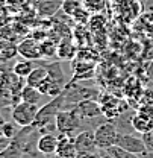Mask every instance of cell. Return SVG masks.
I'll use <instances>...</instances> for the list:
<instances>
[{"label": "cell", "mask_w": 153, "mask_h": 158, "mask_svg": "<svg viewBox=\"0 0 153 158\" xmlns=\"http://www.w3.org/2000/svg\"><path fill=\"white\" fill-rule=\"evenodd\" d=\"M83 120L85 118L80 116L76 106L68 108V110H62L58 113L56 120H55L56 131L59 134H67L70 137H76L80 131H83V128H82Z\"/></svg>", "instance_id": "6da1fadb"}, {"label": "cell", "mask_w": 153, "mask_h": 158, "mask_svg": "<svg viewBox=\"0 0 153 158\" xmlns=\"http://www.w3.org/2000/svg\"><path fill=\"white\" fill-rule=\"evenodd\" d=\"M102 96L100 90L88 85H80L79 82H68L65 90H64V98H65V106L64 110L73 108L82 100H99Z\"/></svg>", "instance_id": "7a4b0ae2"}, {"label": "cell", "mask_w": 153, "mask_h": 158, "mask_svg": "<svg viewBox=\"0 0 153 158\" xmlns=\"http://www.w3.org/2000/svg\"><path fill=\"white\" fill-rule=\"evenodd\" d=\"M65 106V98H64V93L58 98H53L50 102L44 103L42 106H39V111L37 114V118L34 122V128L37 129H42L49 125H55V120L59 111H62Z\"/></svg>", "instance_id": "3957f363"}, {"label": "cell", "mask_w": 153, "mask_h": 158, "mask_svg": "<svg viewBox=\"0 0 153 158\" xmlns=\"http://www.w3.org/2000/svg\"><path fill=\"white\" fill-rule=\"evenodd\" d=\"M99 100H100V105H102L103 117L106 120H115L127 111V102L120 98H115L112 94L103 93Z\"/></svg>", "instance_id": "277c9868"}, {"label": "cell", "mask_w": 153, "mask_h": 158, "mask_svg": "<svg viewBox=\"0 0 153 158\" xmlns=\"http://www.w3.org/2000/svg\"><path fill=\"white\" fill-rule=\"evenodd\" d=\"M39 111L38 105H34V103H27V102H18L15 106H12V111H11V117L12 120L21 126V128H26V126H32L37 114Z\"/></svg>", "instance_id": "5b68a950"}, {"label": "cell", "mask_w": 153, "mask_h": 158, "mask_svg": "<svg viewBox=\"0 0 153 158\" xmlns=\"http://www.w3.org/2000/svg\"><path fill=\"white\" fill-rule=\"evenodd\" d=\"M112 8L123 24L132 23L141 15V5L136 0H115L112 2Z\"/></svg>", "instance_id": "8992f818"}, {"label": "cell", "mask_w": 153, "mask_h": 158, "mask_svg": "<svg viewBox=\"0 0 153 158\" xmlns=\"http://www.w3.org/2000/svg\"><path fill=\"white\" fill-rule=\"evenodd\" d=\"M118 128L115 125L114 120H106L100 123L94 129L99 149H108L111 146H115V140L118 137Z\"/></svg>", "instance_id": "52a82bcc"}, {"label": "cell", "mask_w": 153, "mask_h": 158, "mask_svg": "<svg viewBox=\"0 0 153 158\" xmlns=\"http://www.w3.org/2000/svg\"><path fill=\"white\" fill-rule=\"evenodd\" d=\"M115 146H118L127 152L136 154V155H144L147 152L143 138L136 137L134 134H127V132H118V137L115 140Z\"/></svg>", "instance_id": "ba28073f"}, {"label": "cell", "mask_w": 153, "mask_h": 158, "mask_svg": "<svg viewBox=\"0 0 153 158\" xmlns=\"http://www.w3.org/2000/svg\"><path fill=\"white\" fill-rule=\"evenodd\" d=\"M18 49V55L24 59H30V61H39L42 59V53H41V43L37 41L35 38H26L21 43L17 44Z\"/></svg>", "instance_id": "9c48e42d"}, {"label": "cell", "mask_w": 153, "mask_h": 158, "mask_svg": "<svg viewBox=\"0 0 153 158\" xmlns=\"http://www.w3.org/2000/svg\"><path fill=\"white\" fill-rule=\"evenodd\" d=\"M74 146H76L77 152H97L99 146H97V140L94 129H83L74 137Z\"/></svg>", "instance_id": "30bf717a"}, {"label": "cell", "mask_w": 153, "mask_h": 158, "mask_svg": "<svg viewBox=\"0 0 153 158\" xmlns=\"http://www.w3.org/2000/svg\"><path fill=\"white\" fill-rule=\"evenodd\" d=\"M58 138H59V144L55 154L56 158H77L79 152L74 146V137H70L67 134H59Z\"/></svg>", "instance_id": "8fae6325"}, {"label": "cell", "mask_w": 153, "mask_h": 158, "mask_svg": "<svg viewBox=\"0 0 153 158\" xmlns=\"http://www.w3.org/2000/svg\"><path fill=\"white\" fill-rule=\"evenodd\" d=\"M59 138L55 132H44L41 137L37 140V151L42 155H53L56 154Z\"/></svg>", "instance_id": "7c38bea8"}, {"label": "cell", "mask_w": 153, "mask_h": 158, "mask_svg": "<svg viewBox=\"0 0 153 158\" xmlns=\"http://www.w3.org/2000/svg\"><path fill=\"white\" fill-rule=\"evenodd\" d=\"M77 49L76 44H74V40L73 37H65L59 41L58 44V52H56V56L61 61H73L76 58L77 55Z\"/></svg>", "instance_id": "4fadbf2b"}, {"label": "cell", "mask_w": 153, "mask_h": 158, "mask_svg": "<svg viewBox=\"0 0 153 158\" xmlns=\"http://www.w3.org/2000/svg\"><path fill=\"white\" fill-rule=\"evenodd\" d=\"M77 108V111L80 113V116L83 118H96L102 117V105L99 100H82L77 105H74Z\"/></svg>", "instance_id": "5bb4252c"}, {"label": "cell", "mask_w": 153, "mask_h": 158, "mask_svg": "<svg viewBox=\"0 0 153 158\" xmlns=\"http://www.w3.org/2000/svg\"><path fill=\"white\" fill-rule=\"evenodd\" d=\"M64 0H39L37 3V11L41 17H55L62 8Z\"/></svg>", "instance_id": "9a60e30c"}, {"label": "cell", "mask_w": 153, "mask_h": 158, "mask_svg": "<svg viewBox=\"0 0 153 158\" xmlns=\"http://www.w3.org/2000/svg\"><path fill=\"white\" fill-rule=\"evenodd\" d=\"M132 128H134L135 132L146 134V132H149V131L153 129V117L141 114V113H138L135 110L134 117H132Z\"/></svg>", "instance_id": "2e32d148"}, {"label": "cell", "mask_w": 153, "mask_h": 158, "mask_svg": "<svg viewBox=\"0 0 153 158\" xmlns=\"http://www.w3.org/2000/svg\"><path fill=\"white\" fill-rule=\"evenodd\" d=\"M42 64L46 65V69L49 72V78L53 79L55 82H58L59 85H62L65 88L70 81L65 78V75L62 72V64L61 62H42Z\"/></svg>", "instance_id": "e0dca14e"}, {"label": "cell", "mask_w": 153, "mask_h": 158, "mask_svg": "<svg viewBox=\"0 0 153 158\" xmlns=\"http://www.w3.org/2000/svg\"><path fill=\"white\" fill-rule=\"evenodd\" d=\"M49 76V72H47V69H46V65L41 62L39 65H37L34 70H32V73L26 78V85H29V87H35V88H38L39 85L47 79Z\"/></svg>", "instance_id": "ac0fdd59"}, {"label": "cell", "mask_w": 153, "mask_h": 158, "mask_svg": "<svg viewBox=\"0 0 153 158\" xmlns=\"http://www.w3.org/2000/svg\"><path fill=\"white\" fill-rule=\"evenodd\" d=\"M21 100L23 102H27V103H34V105H38L41 103V100L44 98V94H41L39 93L38 88H35V87H29V85H26L24 88H23V91H21Z\"/></svg>", "instance_id": "d6986e66"}, {"label": "cell", "mask_w": 153, "mask_h": 158, "mask_svg": "<svg viewBox=\"0 0 153 158\" xmlns=\"http://www.w3.org/2000/svg\"><path fill=\"white\" fill-rule=\"evenodd\" d=\"M35 69V64H34V61H30V59H20L18 62H15L14 64V67H12V72L20 76V78H27L30 73H32V70Z\"/></svg>", "instance_id": "ffe728a7"}, {"label": "cell", "mask_w": 153, "mask_h": 158, "mask_svg": "<svg viewBox=\"0 0 153 158\" xmlns=\"http://www.w3.org/2000/svg\"><path fill=\"white\" fill-rule=\"evenodd\" d=\"M124 87H126V96H127V99H138V100H141L143 94H144V90H143V87H141L138 79L131 78L126 82Z\"/></svg>", "instance_id": "44dd1931"}, {"label": "cell", "mask_w": 153, "mask_h": 158, "mask_svg": "<svg viewBox=\"0 0 153 158\" xmlns=\"http://www.w3.org/2000/svg\"><path fill=\"white\" fill-rule=\"evenodd\" d=\"M82 5L91 14H102L108 6V0H82Z\"/></svg>", "instance_id": "7402d4cb"}, {"label": "cell", "mask_w": 153, "mask_h": 158, "mask_svg": "<svg viewBox=\"0 0 153 158\" xmlns=\"http://www.w3.org/2000/svg\"><path fill=\"white\" fill-rule=\"evenodd\" d=\"M90 31L93 34H97V32H105V26H106V17L102 14H93L91 19H90Z\"/></svg>", "instance_id": "603a6c76"}, {"label": "cell", "mask_w": 153, "mask_h": 158, "mask_svg": "<svg viewBox=\"0 0 153 158\" xmlns=\"http://www.w3.org/2000/svg\"><path fill=\"white\" fill-rule=\"evenodd\" d=\"M58 52V43L52 41L50 38L41 41V53H42V58H53Z\"/></svg>", "instance_id": "cb8c5ba5"}, {"label": "cell", "mask_w": 153, "mask_h": 158, "mask_svg": "<svg viewBox=\"0 0 153 158\" xmlns=\"http://www.w3.org/2000/svg\"><path fill=\"white\" fill-rule=\"evenodd\" d=\"M91 15H93V14H91V12H88V11L85 9V6L82 5L76 12L71 15V19L74 20V23H76V24H83V26H87V24L90 23Z\"/></svg>", "instance_id": "d4e9b609"}, {"label": "cell", "mask_w": 153, "mask_h": 158, "mask_svg": "<svg viewBox=\"0 0 153 158\" xmlns=\"http://www.w3.org/2000/svg\"><path fill=\"white\" fill-rule=\"evenodd\" d=\"M106 151L112 158H144L143 155H136V154H132V152H127V151H124V149H121L118 146H111Z\"/></svg>", "instance_id": "484cf974"}, {"label": "cell", "mask_w": 153, "mask_h": 158, "mask_svg": "<svg viewBox=\"0 0 153 158\" xmlns=\"http://www.w3.org/2000/svg\"><path fill=\"white\" fill-rule=\"evenodd\" d=\"M18 128H21V126H18L14 120H12V122H5V126H3V137L9 138V140L15 138L17 134L20 132Z\"/></svg>", "instance_id": "4316f807"}, {"label": "cell", "mask_w": 153, "mask_h": 158, "mask_svg": "<svg viewBox=\"0 0 153 158\" xmlns=\"http://www.w3.org/2000/svg\"><path fill=\"white\" fill-rule=\"evenodd\" d=\"M82 6V0H64L62 2V11L67 14V15H73L74 12H76L77 9Z\"/></svg>", "instance_id": "83f0119b"}, {"label": "cell", "mask_w": 153, "mask_h": 158, "mask_svg": "<svg viewBox=\"0 0 153 158\" xmlns=\"http://www.w3.org/2000/svg\"><path fill=\"white\" fill-rule=\"evenodd\" d=\"M11 141L12 140H9V138H6V137H0V155L11 146Z\"/></svg>", "instance_id": "f1b7e54d"}, {"label": "cell", "mask_w": 153, "mask_h": 158, "mask_svg": "<svg viewBox=\"0 0 153 158\" xmlns=\"http://www.w3.org/2000/svg\"><path fill=\"white\" fill-rule=\"evenodd\" d=\"M77 158H102V155H100V149H99L97 152H80Z\"/></svg>", "instance_id": "f546056e"}, {"label": "cell", "mask_w": 153, "mask_h": 158, "mask_svg": "<svg viewBox=\"0 0 153 158\" xmlns=\"http://www.w3.org/2000/svg\"><path fill=\"white\" fill-rule=\"evenodd\" d=\"M9 5H14V6H21L26 3V0H8Z\"/></svg>", "instance_id": "4dcf8cb0"}, {"label": "cell", "mask_w": 153, "mask_h": 158, "mask_svg": "<svg viewBox=\"0 0 153 158\" xmlns=\"http://www.w3.org/2000/svg\"><path fill=\"white\" fill-rule=\"evenodd\" d=\"M143 157H144V158H153V152H146Z\"/></svg>", "instance_id": "1f68e13d"}, {"label": "cell", "mask_w": 153, "mask_h": 158, "mask_svg": "<svg viewBox=\"0 0 153 158\" xmlns=\"http://www.w3.org/2000/svg\"><path fill=\"white\" fill-rule=\"evenodd\" d=\"M3 122H5V118L2 117V114H0V123H3Z\"/></svg>", "instance_id": "d6a6232c"}, {"label": "cell", "mask_w": 153, "mask_h": 158, "mask_svg": "<svg viewBox=\"0 0 153 158\" xmlns=\"http://www.w3.org/2000/svg\"><path fill=\"white\" fill-rule=\"evenodd\" d=\"M3 62H5V59L2 58V55H0V64H3Z\"/></svg>", "instance_id": "836d02e7"}, {"label": "cell", "mask_w": 153, "mask_h": 158, "mask_svg": "<svg viewBox=\"0 0 153 158\" xmlns=\"http://www.w3.org/2000/svg\"><path fill=\"white\" fill-rule=\"evenodd\" d=\"M112 2H115V0H112Z\"/></svg>", "instance_id": "e575fe53"}]
</instances>
